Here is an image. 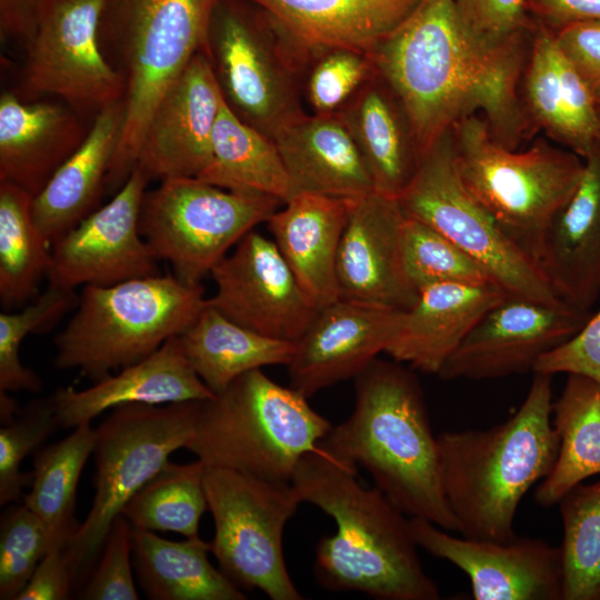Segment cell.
<instances>
[{"label": "cell", "mask_w": 600, "mask_h": 600, "mask_svg": "<svg viewBox=\"0 0 600 600\" xmlns=\"http://www.w3.org/2000/svg\"><path fill=\"white\" fill-rule=\"evenodd\" d=\"M459 18L482 44L500 48L530 39L534 21L526 0H453Z\"/></svg>", "instance_id": "obj_46"}, {"label": "cell", "mask_w": 600, "mask_h": 600, "mask_svg": "<svg viewBox=\"0 0 600 600\" xmlns=\"http://www.w3.org/2000/svg\"><path fill=\"white\" fill-rule=\"evenodd\" d=\"M337 113L367 164L374 191L398 199L416 176L421 158L397 94L374 70Z\"/></svg>", "instance_id": "obj_31"}, {"label": "cell", "mask_w": 600, "mask_h": 600, "mask_svg": "<svg viewBox=\"0 0 600 600\" xmlns=\"http://www.w3.org/2000/svg\"><path fill=\"white\" fill-rule=\"evenodd\" d=\"M210 541H181L132 528V561L139 586L152 600H244L246 593L209 560Z\"/></svg>", "instance_id": "obj_32"}, {"label": "cell", "mask_w": 600, "mask_h": 600, "mask_svg": "<svg viewBox=\"0 0 600 600\" xmlns=\"http://www.w3.org/2000/svg\"><path fill=\"white\" fill-rule=\"evenodd\" d=\"M404 217L397 198L372 191L354 200L337 257L340 298L403 310L413 303L400 260Z\"/></svg>", "instance_id": "obj_22"}, {"label": "cell", "mask_w": 600, "mask_h": 600, "mask_svg": "<svg viewBox=\"0 0 600 600\" xmlns=\"http://www.w3.org/2000/svg\"><path fill=\"white\" fill-rule=\"evenodd\" d=\"M520 97L537 131L582 159L600 141L596 100L559 48L553 31L534 22Z\"/></svg>", "instance_id": "obj_23"}, {"label": "cell", "mask_w": 600, "mask_h": 600, "mask_svg": "<svg viewBox=\"0 0 600 600\" xmlns=\"http://www.w3.org/2000/svg\"><path fill=\"white\" fill-rule=\"evenodd\" d=\"M557 504L563 524L562 600H600V480L574 486Z\"/></svg>", "instance_id": "obj_39"}, {"label": "cell", "mask_w": 600, "mask_h": 600, "mask_svg": "<svg viewBox=\"0 0 600 600\" xmlns=\"http://www.w3.org/2000/svg\"><path fill=\"white\" fill-rule=\"evenodd\" d=\"M202 400L123 404L96 428L94 494L66 547L74 586L91 574L112 521L129 499L191 441Z\"/></svg>", "instance_id": "obj_9"}, {"label": "cell", "mask_w": 600, "mask_h": 600, "mask_svg": "<svg viewBox=\"0 0 600 600\" xmlns=\"http://www.w3.org/2000/svg\"><path fill=\"white\" fill-rule=\"evenodd\" d=\"M50 546L42 520L23 502L0 520V599L17 600Z\"/></svg>", "instance_id": "obj_43"}, {"label": "cell", "mask_w": 600, "mask_h": 600, "mask_svg": "<svg viewBox=\"0 0 600 600\" xmlns=\"http://www.w3.org/2000/svg\"><path fill=\"white\" fill-rule=\"evenodd\" d=\"M206 306L201 283L174 274L84 286L74 314L54 338V366L78 369L96 382L183 333Z\"/></svg>", "instance_id": "obj_7"}, {"label": "cell", "mask_w": 600, "mask_h": 600, "mask_svg": "<svg viewBox=\"0 0 600 600\" xmlns=\"http://www.w3.org/2000/svg\"><path fill=\"white\" fill-rule=\"evenodd\" d=\"M508 296L496 283L447 282L426 287L403 311L386 353L413 370L438 376L473 326Z\"/></svg>", "instance_id": "obj_26"}, {"label": "cell", "mask_w": 600, "mask_h": 600, "mask_svg": "<svg viewBox=\"0 0 600 600\" xmlns=\"http://www.w3.org/2000/svg\"><path fill=\"white\" fill-rule=\"evenodd\" d=\"M133 569L132 526L123 514H119L111 523L80 599L138 600Z\"/></svg>", "instance_id": "obj_45"}, {"label": "cell", "mask_w": 600, "mask_h": 600, "mask_svg": "<svg viewBox=\"0 0 600 600\" xmlns=\"http://www.w3.org/2000/svg\"><path fill=\"white\" fill-rule=\"evenodd\" d=\"M108 0H42L26 40L22 93L62 99L97 116L122 101L126 79L103 53L99 38Z\"/></svg>", "instance_id": "obj_14"}, {"label": "cell", "mask_w": 600, "mask_h": 600, "mask_svg": "<svg viewBox=\"0 0 600 600\" xmlns=\"http://www.w3.org/2000/svg\"><path fill=\"white\" fill-rule=\"evenodd\" d=\"M450 130L423 154L416 176L398 197L403 213L457 244L509 294L549 303L562 301L537 261L504 233L463 184L454 164Z\"/></svg>", "instance_id": "obj_13"}, {"label": "cell", "mask_w": 600, "mask_h": 600, "mask_svg": "<svg viewBox=\"0 0 600 600\" xmlns=\"http://www.w3.org/2000/svg\"><path fill=\"white\" fill-rule=\"evenodd\" d=\"M20 408L8 392L0 391V420L1 426L11 422L20 412Z\"/></svg>", "instance_id": "obj_52"}, {"label": "cell", "mask_w": 600, "mask_h": 600, "mask_svg": "<svg viewBox=\"0 0 600 600\" xmlns=\"http://www.w3.org/2000/svg\"><path fill=\"white\" fill-rule=\"evenodd\" d=\"M213 396L192 368L180 337L176 336L117 374H109L83 390L58 388L50 398L60 427L74 429L123 404H168Z\"/></svg>", "instance_id": "obj_24"}, {"label": "cell", "mask_w": 600, "mask_h": 600, "mask_svg": "<svg viewBox=\"0 0 600 600\" xmlns=\"http://www.w3.org/2000/svg\"><path fill=\"white\" fill-rule=\"evenodd\" d=\"M94 443L96 428L86 423L66 438L42 447L33 457L31 489L22 502L47 527L49 548H66L80 526L74 517L78 483Z\"/></svg>", "instance_id": "obj_36"}, {"label": "cell", "mask_w": 600, "mask_h": 600, "mask_svg": "<svg viewBox=\"0 0 600 600\" xmlns=\"http://www.w3.org/2000/svg\"><path fill=\"white\" fill-rule=\"evenodd\" d=\"M41 1L0 0L1 36L26 41L33 29L37 9Z\"/></svg>", "instance_id": "obj_51"}, {"label": "cell", "mask_w": 600, "mask_h": 600, "mask_svg": "<svg viewBox=\"0 0 600 600\" xmlns=\"http://www.w3.org/2000/svg\"><path fill=\"white\" fill-rule=\"evenodd\" d=\"M192 368L219 394L246 372L268 366H288L294 342L266 337L226 318L207 306L180 336Z\"/></svg>", "instance_id": "obj_33"}, {"label": "cell", "mask_w": 600, "mask_h": 600, "mask_svg": "<svg viewBox=\"0 0 600 600\" xmlns=\"http://www.w3.org/2000/svg\"><path fill=\"white\" fill-rule=\"evenodd\" d=\"M597 106V113H598V120H599V130H600V100L596 101Z\"/></svg>", "instance_id": "obj_53"}, {"label": "cell", "mask_w": 600, "mask_h": 600, "mask_svg": "<svg viewBox=\"0 0 600 600\" xmlns=\"http://www.w3.org/2000/svg\"><path fill=\"white\" fill-rule=\"evenodd\" d=\"M223 102L210 54L198 52L152 111L136 167L149 180L197 178L210 161Z\"/></svg>", "instance_id": "obj_20"}, {"label": "cell", "mask_w": 600, "mask_h": 600, "mask_svg": "<svg viewBox=\"0 0 600 600\" xmlns=\"http://www.w3.org/2000/svg\"><path fill=\"white\" fill-rule=\"evenodd\" d=\"M374 73L370 54L334 49L317 57L308 67L303 80V99L313 114H333Z\"/></svg>", "instance_id": "obj_44"}, {"label": "cell", "mask_w": 600, "mask_h": 600, "mask_svg": "<svg viewBox=\"0 0 600 600\" xmlns=\"http://www.w3.org/2000/svg\"><path fill=\"white\" fill-rule=\"evenodd\" d=\"M148 181L136 167L108 203L52 243L49 283L74 289L160 273L157 259L139 231Z\"/></svg>", "instance_id": "obj_17"}, {"label": "cell", "mask_w": 600, "mask_h": 600, "mask_svg": "<svg viewBox=\"0 0 600 600\" xmlns=\"http://www.w3.org/2000/svg\"><path fill=\"white\" fill-rule=\"evenodd\" d=\"M403 309L339 298L320 308L294 342L288 363L290 387L310 398L354 379L386 352Z\"/></svg>", "instance_id": "obj_19"}, {"label": "cell", "mask_w": 600, "mask_h": 600, "mask_svg": "<svg viewBox=\"0 0 600 600\" xmlns=\"http://www.w3.org/2000/svg\"><path fill=\"white\" fill-rule=\"evenodd\" d=\"M591 314L564 301L509 294L473 326L438 377L483 380L532 372L541 356L576 334Z\"/></svg>", "instance_id": "obj_15"}, {"label": "cell", "mask_w": 600, "mask_h": 600, "mask_svg": "<svg viewBox=\"0 0 600 600\" xmlns=\"http://www.w3.org/2000/svg\"><path fill=\"white\" fill-rule=\"evenodd\" d=\"M291 483L302 502L331 517L336 532L314 549L313 573L330 591H359L380 600H438L426 573L409 517L378 488L362 486L320 447L298 462Z\"/></svg>", "instance_id": "obj_2"}, {"label": "cell", "mask_w": 600, "mask_h": 600, "mask_svg": "<svg viewBox=\"0 0 600 600\" xmlns=\"http://www.w3.org/2000/svg\"><path fill=\"white\" fill-rule=\"evenodd\" d=\"M354 391L351 414L332 426L319 447L348 468L366 469L374 487L408 517L458 531L416 374L401 362L377 358L354 378Z\"/></svg>", "instance_id": "obj_3"}, {"label": "cell", "mask_w": 600, "mask_h": 600, "mask_svg": "<svg viewBox=\"0 0 600 600\" xmlns=\"http://www.w3.org/2000/svg\"><path fill=\"white\" fill-rule=\"evenodd\" d=\"M354 200L298 192L267 221L272 240L319 309L340 298L337 257Z\"/></svg>", "instance_id": "obj_28"}, {"label": "cell", "mask_w": 600, "mask_h": 600, "mask_svg": "<svg viewBox=\"0 0 600 600\" xmlns=\"http://www.w3.org/2000/svg\"><path fill=\"white\" fill-rule=\"evenodd\" d=\"M450 131L463 184L538 263L547 230L579 184L584 160L543 138L526 150L509 149L492 138L479 114L461 119Z\"/></svg>", "instance_id": "obj_8"}, {"label": "cell", "mask_w": 600, "mask_h": 600, "mask_svg": "<svg viewBox=\"0 0 600 600\" xmlns=\"http://www.w3.org/2000/svg\"><path fill=\"white\" fill-rule=\"evenodd\" d=\"M530 18L551 30L564 26L600 21V0H526Z\"/></svg>", "instance_id": "obj_50"}, {"label": "cell", "mask_w": 600, "mask_h": 600, "mask_svg": "<svg viewBox=\"0 0 600 600\" xmlns=\"http://www.w3.org/2000/svg\"><path fill=\"white\" fill-rule=\"evenodd\" d=\"M264 13L304 73L322 53L370 54L421 0H249Z\"/></svg>", "instance_id": "obj_21"}, {"label": "cell", "mask_w": 600, "mask_h": 600, "mask_svg": "<svg viewBox=\"0 0 600 600\" xmlns=\"http://www.w3.org/2000/svg\"><path fill=\"white\" fill-rule=\"evenodd\" d=\"M552 403V376L534 372L523 402L507 421L437 436L442 489L462 537H517L520 501L550 473L558 457Z\"/></svg>", "instance_id": "obj_4"}, {"label": "cell", "mask_w": 600, "mask_h": 600, "mask_svg": "<svg viewBox=\"0 0 600 600\" xmlns=\"http://www.w3.org/2000/svg\"><path fill=\"white\" fill-rule=\"evenodd\" d=\"M74 289L49 283L31 304L17 312L0 313V391L38 393L42 380L19 358L22 340L30 333L50 329L67 311L77 306Z\"/></svg>", "instance_id": "obj_41"}, {"label": "cell", "mask_w": 600, "mask_h": 600, "mask_svg": "<svg viewBox=\"0 0 600 600\" xmlns=\"http://www.w3.org/2000/svg\"><path fill=\"white\" fill-rule=\"evenodd\" d=\"M552 418L559 451L552 470L536 490L542 507L557 504L571 488L600 473V384L568 374L552 403Z\"/></svg>", "instance_id": "obj_35"}, {"label": "cell", "mask_w": 600, "mask_h": 600, "mask_svg": "<svg viewBox=\"0 0 600 600\" xmlns=\"http://www.w3.org/2000/svg\"><path fill=\"white\" fill-rule=\"evenodd\" d=\"M272 140L293 194L312 192L358 199L374 191L367 164L338 113H306Z\"/></svg>", "instance_id": "obj_29"}, {"label": "cell", "mask_w": 600, "mask_h": 600, "mask_svg": "<svg viewBox=\"0 0 600 600\" xmlns=\"http://www.w3.org/2000/svg\"><path fill=\"white\" fill-rule=\"evenodd\" d=\"M282 204L273 197L233 192L198 178H170L146 191L139 231L178 279L199 284L232 246Z\"/></svg>", "instance_id": "obj_10"}, {"label": "cell", "mask_w": 600, "mask_h": 600, "mask_svg": "<svg viewBox=\"0 0 600 600\" xmlns=\"http://www.w3.org/2000/svg\"><path fill=\"white\" fill-rule=\"evenodd\" d=\"M74 588L66 548L50 547L17 600H64Z\"/></svg>", "instance_id": "obj_49"}, {"label": "cell", "mask_w": 600, "mask_h": 600, "mask_svg": "<svg viewBox=\"0 0 600 600\" xmlns=\"http://www.w3.org/2000/svg\"><path fill=\"white\" fill-rule=\"evenodd\" d=\"M331 428L304 394L256 369L201 401L186 449L206 468L291 482L299 460L318 449Z\"/></svg>", "instance_id": "obj_6"}, {"label": "cell", "mask_w": 600, "mask_h": 600, "mask_svg": "<svg viewBox=\"0 0 600 600\" xmlns=\"http://www.w3.org/2000/svg\"><path fill=\"white\" fill-rule=\"evenodd\" d=\"M89 129L69 106L0 97V181L37 196L80 147Z\"/></svg>", "instance_id": "obj_27"}, {"label": "cell", "mask_w": 600, "mask_h": 600, "mask_svg": "<svg viewBox=\"0 0 600 600\" xmlns=\"http://www.w3.org/2000/svg\"><path fill=\"white\" fill-rule=\"evenodd\" d=\"M60 427L50 397L36 399L0 429V506L22 500V489L30 487L32 471L22 472L21 464L39 451Z\"/></svg>", "instance_id": "obj_42"}, {"label": "cell", "mask_w": 600, "mask_h": 600, "mask_svg": "<svg viewBox=\"0 0 600 600\" xmlns=\"http://www.w3.org/2000/svg\"><path fill=\"white\" fill-rule=\"evenodd\" d=\"M219 1H107L100 43L116 50L126 79L123 129L107 177L108 190H119L136 168L147 123L161 97L198 52L209 53L211 19Z\"/></svg>", "instance_id": "obj_5"}, {"label": "cell", "mask_w": 600, "mask_h": 600, "mask_svg": "<svg viewBox=\"0 0 600 600\" xmlns=\"http://www.w3.org/2000/svg\"><path fill=\"white\" fill-rule=\"evenodd\" d=\"M552 31L559 48L599 101L600 21L577 22Z\"/></svg>", "instance_id": "obj_48"}, {"label": "cell", "mask_w": 600, "mask_h": 600, "mask_svg": "<svg viewBox=\"0 0 600 600\" xmlns=\"http://www.w3.org/2000/svg\"><path fill=\"white\" fill-rule=\"evenodd\" d=\"M534 372L580 374L600 384V308L576 334L541 356Z\"/></svg>", "instance_id": "obj_47"}, {"label": "cell", "mask_w": 600, "mask_h": 600, "mask_svg": "<svg viewBox=\"0 0 600 600\" xmlns=\"http://www.w3.org/2000/svg\"><path fill=\"white\" fill-rule=\"evenodd\" d=\"M210 274L216 292L209 306L269 338L296 342L319 310L274 241L254 229Z\"/></svg>", "instance_id": "obj_16"}, {"label": "cell", "mask_w": 600, "mask_h": 600, "mask_svg": "<svg viewBox=\"0 0 600 600\" xmlns=\"http://www.w3.org/2000/svg\"><path fill=\"white\" fill-rule=\"evenodd\" d=\"M33 196L0 181V302L9 309L32 299L48 277L51 244L32 217Z\"/></svg>", "instance_id": "obj_37"}, {"label": "cell", "mask_w": 600, "mask_h": 600, "mask_svg": "<svg viewBox=\"0 0 600 600\" xmlns=\"http://www.w3.org/2000/svg\"><path fill=\"white\" fill-rule=\"evenodd\" d=\"M409 526L419 548L468 576L476 600H562L560 547L518 536L507 541L458 538L419 517H409Z\"/></svg>", "instance_id": "obj_18"}, {"label": "cell", "mask_w": 600, "mask_h": 600, "mask_svg": "<svg viewBox=\"0 0 600 600\" xmlns=\"http://www.w3.org/2000/svg\"><path fill=\"white\" fill-rule=\"evenodd\" d=\"M583 160L579 184L552 219L538 263L562 301L591 310L600 298V141Z\"/></svg>", "instance_id": "obj_25"}, {"label": "cell", "mask_w": 600, "mask_h": 600, "mask_svg": "<svg viewBox=\"0 0 600 600\" xmlns=\"http://www.w3.org/2000/svg\"><path fill=\"white\" fill-rule=\"evenodd\" d=\"M400 260L403 278L416 294L426 287L447 282L498 284L487 269L457 244L407 216L401 229Z\"/></svg>", "instance_id": "obj_40"}, {"label": "cell", "mask_w": 600, "mask_h": 600, "mask_svg": "<svg viewBox=\"0 0 600 600\" xmlns=\"http://www.w3.org/2000/svg\"><path fill=\"white\" fill-rule=\"evenodd\" d=\"M204 491L214 523L211 553L238 587L271 600H301L283 556V531L302 500L291 482L206 468Z\"/></svg>", "instance_id": "obj_12"}, {"label": "cell", "mask_w": 600, "mask_h": 600, "mask_svg": "<svg viewBox=\"0 0 600 600\" xmlns=\"http://www.w3.org/2000/svg\"><path fill=\"white\" fill-rule=\"evenodd\" d=\"M198 179L240 193L284 203L292 186L274 141L242 121L223 102L211 140V158Z\"/></svg>", "instance_id": "obj_34"}, {"label": "cell", "mask_w": 600, "mask_h": 600, "mask_svg": "<svg viewBox=\"0 0 600 600\" xmlns=\"http://www.w3.org/2000/svg\"><path fill=\"white\" fill-rule=\"evenodd\" d=\"M204 472L199 459L169 461L129 499L121 514L136 529L198 536L200 519L208 509Z\"/></svg>", "instance_id": "obj_38"}, {"label": "cell", "mask_w": 600, "mask_h": 600, "mask_svg": "<svg viewBox=\"0 0 600 600\" xmlns=\"http://www.w3.org/2000/svg\"><path fill=\"white\" fill-rule=\"evenodd\" d=\"M123 121V100L94 116L80 147L33 197L34 223L51 246L98 209Z\"/></svg>", "instance_id": "obj_30"}, {"label": "cell", "mask_w": 600, "mask_h": 600, "mask_svg": "<svg viewBox=\"0 0 600 600\" xmlns=\"http://www.w3.org/2000/svg\"><path fill=\"white\" fill-rule=\"evenodd\" d=\"M209 53L226 104L267 137L307 113L304 71L251 1L218 2Z\"/></svg>", "instance_id": "obj_11"}, {"label": "cell", "mask_w": 600, "mask_h": 600, "mask_svg": "<svg viewBox=\"0 0 600 600\" xmlns=\"http://www.w3.org/2000/svg\"><path fill=\"white\" fill-rule=\"evenodd\" d=\"M530 42L487 47L466 29L453 0H421L370 58L401 101L420 158L478 112L497 142L517 149L536 132L520 97Z\"/></svg>", "instance_id": "obj_1"}]
</instances>
